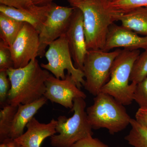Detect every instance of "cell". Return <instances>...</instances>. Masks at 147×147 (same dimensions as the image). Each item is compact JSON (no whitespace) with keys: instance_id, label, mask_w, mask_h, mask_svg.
Wrapping results in <instances>:
<instances>
[{"instance_id":"obj_1","label":"cell","mask_w":147,"mask_h":147,"mask_svg":"<svg viewBox=\"0 0 147 147\" xmlns=\"http://www.w3.org/2000/svg\"><path fill=\"white\" fill-rule=\"evenodd\" d=\"M67 1L71 7L79 9L83 13L88 50H102L109 28L119 20L123 13L110 6L108 0Z\"/></svg>"},{"instance_id":"obj_2","label":"cell","mask_w":147,"mask_h":147,"mask_svg":"<svg viewBox=\"0 0 147 147\" xmlns=\"http://www.w3.org/2000/svg\"><path fill=\"white\" fill-rule=\"evenodd\" d=\"M7 73L11 83L7 104L15 106L31 103L43 96L45 82L50 74L36 59L24 67L9 69Z\"/></svg>"},{"instance_id":"obj_3","label":"cell","mask_w":147,"mask_h":147,"mask_svg":"<svg viewBox=\"0 0 147 147\" xmlns=\"http://www.w3.org/2000/svg\"><path fill=\"white\" fill-rule=\"evenodd\" d=\"M87 108V118L93 129L105 128L114 134L130 124L131 118L124 106L114 97L100 92Z\"/></svg>"},{"instance_id":"obj_4","label":"cell","mask_w":147,"mask_h":147,"mask_svg":"<svg viewBox=\"0 0 147 147\" xmlns=\"http://www.w3.org/2000/svg\"><path fill=\"white\" fill-rule=\"evenodd\" d=\"M140 54L139 50H122L110 69V80L100 92L113 96L124 106L130 105L134 100L137 84H129V82L134 62Z\"/></svg>"},{"instance_id":"obj_5","label":"cell","mask_w":147,"mask_h":147,"mask_svg":"<svg viewBox=\"0 0 147 147\" xmlns=\"http://www.w3.org/2000/svg\"><path fill=\"white\" fill-rule=\"evenodd\" d=\"M86 103L82 98L73 101L72 117L60 116L57 120L56 130L58 134L50 137V144L54 147H71L79 140L92 136L91 125L87 118Z\"/></svg>"},{"instance_id":"obj_6","label":"cell","mask_w":147,"mask_h":147,"mask_svg":"<svg viewBox=\"0 0 147 147\" xmlns=\"http://www.w3.org/2000/svg\"><path fill=\"white\" fill-rule=\"evenodd\" d=\"M122 50L113 52L102 50H89L84 60L83 71L85 78L84 86L93 95L100 93L102 87L110 79V69Z\"/></svg>"},{"instance_id":"obj_7","label":"cell","mask_w":147,"mask_h":147,"mask_svg":"<svg viewBox=\"0 0 147 147\" xmlns=\"http://www.w3.org/2000/svg\"><path fill=\"white\" fill-rule=\"evenodd\" d=\"M45 56L48 63H41L42 68L50 71L55 77L61 79H65V71L67 70L79 89L84 86L85 80L84 72L76 68L72 63L65 34L50 43Z\"/></svg>"},{"instance_id":"obj_8","label":"cell","mask_w":147,"mask_h":147,"mask_svg":"<svg viewBox=\"0 0 147 147\" xmlns=\"http://www.w3.org/2000/svg\"><path fill=\"white\" fill-rule=\"evenodd\" d=\"M75 7L61 6L53 4L39 32L38 57L42 58L45 50L56 40L65 34Z\"/></svg>"},{"instance_id":"obj_9","label":"cell","mask_w":147,"mask_h":147,"mask_svg":"<svg viewBox=\"0 0 147 147\" xmlns=\"http://www.w3.org/2000/svg\"><path fill=\"white\" fill-rule=\"evenodd\" d=\"M39 33L28 23L24 26L10 47L13 68L26 66L32 60L38 57Z\"/></svg>"},{"instance_id":"obj_10","label":"cell","mask_w":147,"mask_h":147,"mask_svg":"<svg viewBox=\"0 0 147 147\" xmlns=\"http://www.w3.org/2000/svg\"><path fill=\"white\" fill-rule=\"evenodd\" d=\"M46 90L43 96L51 102L58 103L66 108L72 109L74 100L86 98V95L76 86L70 74L64 79H57L50 74L45 83Z\"/></svg>"},{"instance_id":"obj_11","label":"cell","mask_w":147,"mask_h":147,"mask_svg":"<svg viewBox=\"0 0 147 147\" xmlns=\"http://www.w3.org/2000/svg\"><path fill=\"white\" fill-rule=\"evenodd\" d=\"M65 34L74 65L83 71L84 60L88 50L86 43L84 16L79 9L75 7Z\"/></svg>"},{"instance_id":"obj_12","label":"cell","mask_w":147,"mask_h":147,"mask_svg":"<svg viewBox=\"0 0 147 147\" xmlns=\"http://www.w3.org/2000/svg\"><path fill=\"white\" fill-rule=\"evenodd\" d=\"M129 50L147 49V36H140L135 32L113 24L110 26L102 50L109 52L115 48Z\"/></svg>"},{"instance_id":"obj_13","label":"cell","mask_w":147,"mask_h":147,"mask_svg":"<svg viewBox=\"0 0 147 147\" xmlns=\"http://www.w3.org/2000/svg\"><path fill=\"white\" fill-rule=\"evenodd\" d=\"M52 4L51 3L44 5H34L27 9H19L1 5L0 12L18 21L30 24L39 33Z\"/></svg>"},{"instance_id":"obj_14","label":"cell","mask_w":147,"mask_h":147,"mask_svg":"<svg viewBox=\"0 0 147 147\" xmlns=\"http://www.w3.org/2000/svg\"><path fill=\"white\" fill-rule=\"evenodd\" d=\"M57 123L54 119L49 123H41L34 117L27 125V131L15 139L23 147H40L46 138L57 133Z\"/></svg>"},{"instance_id":"obj_15","label":"cell","mask_w":147,"mask_h":147,"mask_svg":"<svg viewBox=\"0 0 147 147\" xmlns=\"http://www.w3.org/2000/svg\"><path fill=\"white\" fill-rule=\"evenodd\" d=\"M47 99L44 96L31 103L19 104L13 118L11 129L10 138L15 139L24 133V128Z\"/></svg>"},{"instance_id":"obj_16","label":"cell","mask_w":147,"mask_h":147,"mask_svg":"<svg viewBox=\"0 0 147 147\" xmlns=\"http://www.w3.org/2000/svg\"><path fill=\"white\" fill-rule=\"evenodd\" d=\"M119 21L124 28L147 36V7H138L124 12Z\"/></svg>"},{"instance_id":"obj_17","label":"cell","mask_w":147,"mask_h":147,"mask_svg":"<svg viewBox=\"0 0 147 147\" xmlns=\"http://www.w3.org/2000/svg\"><path fill=\"white\" fill-rule=\"evenodd\" d=\"M24 22L0 13V38L10 47L23 28Z\"/></svg>"},{"instance_id":"obj_18","label":"cell","mask_w":147,"mask_h":147,"mask_svg":"<svg viewBox=\"0 0 147 147\" xmlns=\"http://www.w3.org/2000/svg\"><path fill=\"white\" fill-rule=\"evenodd\" d=\"M18 106L7 104L0 110V142L10 138L11 129Z\"/></svg>"},{"instance_id":"obj_19","label":"cell","mask_w":147,"mask_h":147,"mask_svg":"<svg viewBox=\"0 0 147 147\" xmlns=\"http://www.w3.org/2000/svg\"><path fill=\"white\" fill-rule=\"evenodd\" d=\"M130 125L131 129L125 137L129 144L133 147H147V128L131 119Z\"/></svg>"},{"instance_id":"obj_20","label":"cell","mask_w":147,"mask_h":147,"mask_svg":"<svg viewBox=\"0 0 147 147\" xmlns=\"http://www.w3.org/2000/svg\"><path fill=\"white\" fill-rule=\"evenodd\" d=\"M147 77V49L140 54L133 66L129 81L138 84Z\"/></svg>"},{"instance_id":"obj_21","label":"cell","mask_w":147,"mask_h":147,"mask_svg":"<svg viewBox=\"0 0 147 147\" xmlns=\"http://www.w3.org/2000/svg\"><path fill=\"white\" fill-rule=\"evenodd\" d=\"M109 4L113 8L124 13L138 7H147V0H112Z\"/></svg>"},{"instance_id":"obj_22","label":"cell","mask_w":147,"mask_h":147,"mask_svg":"<svg viewBox=\"0 0 147 147\" xmlns=\"http://www.w3.org/2000/svg\"><path fill=\"white\" fill-rule=\"evenodd\" d=\"M133 99L139 108L147 109V77L137 84Z\"/></svg>"},{"instance_id":"obj_23","label":"cell","mask_w":147,"mask_h":147,"mask_svg":"<svg viewBox=\"0 0 147 147\" xmlns=\"http://www.w3.org/2000/svg\"><path fill=\"white\" fill-rule=\"evenodd\" d=\"M13 67L9 46L1 40L0 41V71L5 70Z\"/></svg>"},{"instance_id":"obj_24","label":"cell","mask_w":147,"mask_h":147,"mask_svg":"<svg viewBox=\"0 0 147 147\" xmlns=\"http://www.w3.org/2000/svg\"><path fill=\"white\" fill-rule=\"evenodd\" d=\"M11 83L7 71H0V105L2 108L7 104V97Z\"/></svg>"},{"instance_id":"obj_25","label":"cell","mask_w":147,"mask_h":147,"mask_svg":"<svg viewBox=\"0 0 147 147\" xmlns=\"http://www.w3.org/2000/svg\"><path fill=\"white\" fill-rule=\"evenodd\" d=\"M71 147H109L97 138L90 136L79 140Z\"/></svg>"},{"instance_id":"obj_26","label":"cell","mask_w":147,"mask_h":147,"mask_svg":"<svg viewBox=\"0 0 147 147\" xmlns=\"http://www.w3.org/2000/svg\"><path fill=\"white\" fill-rule=\"evenodd\" d=\"M0 3L1 5L19 9H27L34 5L32 0H0Z\"/></svg>"},{"instance_id":"obj_27","label":"cell","mask_w":147,"mask_h":147,"mask_svg":"<svg viewBox=\"0 0 147 147\" xmlns=\"http://www.w3.org/2000/svg\"><path fill=\"white\" fill-rule=\"evenodd\" d=\"M135 120L142 126L147 128V109L139 108L135 115Z\"/></svg>"},{"instance_id":"obj_28","label":"cell","mask_w":147,"mask_h":147,"mask_svg":"<svg viewBox=\"0 0 147 147\" xmlns=\"http://www.w3.org/2000/svg\"><path fill=\"white\" fill-rule=\"evenodd\" d=\"M0 147H23L15 139L9 138L1 142Z\"/></svg>"},{"instance_id":"obj_29","label":"cell","mask_w":147,"mask_h":147,"mask_svg":"<svg viewBox=\"0 0 147 147\" xmlns=\"http://www.w3.org/2000/svg\"><path fill=\"white\" fill-rule=\"evenodd\" d=\"M34 4L36 5H44L51 3L53 0H32Z\"/></svg>"},{"instance_id":"obj_30","label":"cell","mask_w":147,"mask_h":147,"mask_svg":"<svg viewBox=\"0 0 147 147\" xmlns=\"http://www.w3.org/2000/svg\"><path fill=\"white\" fill-rule=\"evenodd\" d=\"M108 1H112V0H108Z\"/></svg>"},{"instance_id":"obj_31","label":"cell","mask_w":147,"mask_h":147,"mask_svg":"<svg viewBox=\"0 0 147 147\" xmlns=\"http://www.w3.org/2000/svg\"><path fill=\"white\" fill-rule=\"evenodd\" d=\"M67 1H68V0H67Z\"/></svg>"},{"instance_id":"obj_32","label":"cell","mask_w":147,"mask_h":147,"mask_svg":"<svg viewBox=\"0 0 147 147\" xmlns=\"http://www.w3.org/2000/svg\"></svg>"}]
</instances>
